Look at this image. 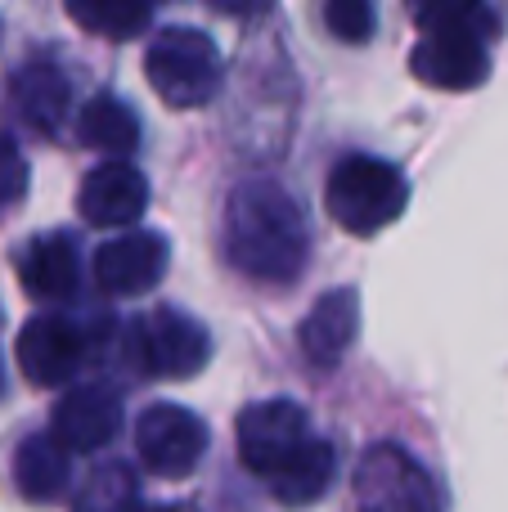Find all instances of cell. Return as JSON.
<instances>
[{"mask_svg":"<svg viewBox=\"0 0 508 512\" xmlns=\"http://www.w3.org/2000/svg\"><path fill=\"white\" fill-rule=\"evenodd\" d=\"M207 5L216 9V14H230V18H248L261 9V0H207Z\"/></svg>","mask_w":508,"mask_h":512,"instance_id":"24","label":"cell"},{"mask_svg":"<svg viewBox=\"0 0 508 512\" xmlns=\"http://www.w3.org/2000/svg\"><path fill=\"white\" fill-rule=\"evenodd\" d=\"M77 207L99 230H126V225H135L144 216V207H149V180L126 158H108L104 167H95L81 180Z\"/></svg>","mask_w":508,"mask_h":512,"instance_id":"11","label":"cell"},{"mask_svg":"<svg viewBox=\"0 0 508 512\" xmlns=\"http://www.w3.org/2000/svg\"><path fill=\"white\" fill-rule=\"evenodd\" d=\"M410 14L423 32H491V9L486 0H410Z\"/></svg>","mask_w":508,"mask_h":512,"instance_id":"20","label":"cell"},{"mask_svg":"<svg viewBox=\"0 0 508 512\" xmlns=\"http://www.w3.org/2000/svg\"><path fill=\"white\" fill-rule=\"evenodd\" d=\"M86 360V333L63 315H36L18 333V369L32 387H59Z\"/></svg>","mask_w":508,"mask_h":512,"instance_id":"9","label":"cell"},{"mask_svg":"<svg viewBox=\"0 0 508 512\" xmlns=\"http://www.w3.org/2000/svg\"><path fill=\"white\" fill-rule=\"evenodd\" d=\"M225 261L257 283H293L306 265V216L275 180H243L225 203Z\"/></svg>","mask_w":508,"mask_h":512,"instance_id":"1","label":"cell"},{"mask_svg":"<svg viewBox=\"0 0 508 512\" xmlns=\"http://www.w3.org/2000/svg\"><path fill=\"white\" fill-rule=\"evenodd\" d=\"M167 261H171V248L162 234L131 230V234L108 239L95 252V279L113 297H135V292H149L167 274Z\"/></svg>","mask_w":508,"mask_h":512,"instance_id":"10","label":"cell"},{"mask_svg":"<svg viewBox=\"0 0 508 512\" xmlns=\"http://www.w3.org/2000/svg\"><path fill=\"white\" fill-rule=\"evenodd\" d=\"M117 427H122V396L99 387V382H90V387H72L68 396L54 405L50 432L59 436L72 454H95L113 441Z\"/></svg>","mask_w":508,"mask_h":512,"instance_id":"12","label":"cell"},{"mask_svg":"<svg viewBox=\"0 0 508 512\" xmlns=\"http://www.w3.org/2000/svg\"><path fill=\"white\" fill-rule=\"evenodd\" d=\"M144 77L167 108H203L221 86V50L198 27H167L149 41Z\"/></svg>","mask_w":508,"mask_h":512,"instance_id":"3","label":"cell"},{"mask_svg":"<svg viewBox=\"0 0 508 512\" xmlns=\"http://www.w3.org/2000/svg\"><path fill=\"white\" fill-rule=\"evenodd\" d=\"M144 512H153V508H144Z\"/></svg>","mask_w":508,"mask_h":512,"instance_id":"25","label":"cell"},{"mask_svg":"<svg viewBox=\"0 0 508 512\" xmlns=\"http://www.w3.org/2000/svg\"><path fill=\"white\" fill-rule=\"evenodd\" d=\"M14 95V108L32 131L41 135H59V126L68 122V108H72V86L54 63H27L23 72L14 77L9 86Z\"/></svg>","mask_w":508,"mask_h":512,"instance_id":"16","label":"cell"},{"mask_svg":"<svg viewBox=\"0 0 508 512\" xmlns=\"http://www.w3.org/2000/svg\"><path fill=\"white\" fill-rule=\"evenodd\" d=\"M239 459L248 472H270L297 450V445L311 441V423H306L302 405L293 400H261V405L243 409L239 414Z\"/></svg>","mask_w":508,"mask_h":512,"instance_id":"6","label":"cell"},{"mask_svg":"<svg viewBox=\"0 0 508 512\" xmlns=\"http://www.w3.org/2000/svg\"><path fill=\"white\" fill-rule=\"evenodd\" d=\"M360 328V297L356 288H333L324 292L311 306V315L297 328V342H302V355L311 364H338L342 355L351 351Z\"/></svg>","mask_w":508,"mask_h":512,"instance_id":"13","label":"cell"},{"mask_svg":"<svg viewBox=\"0 0 508 512\" xmlns=\"http://www.w3.org/2000/svg\"><path fill=\"white\" fill-rule=\"evenodd\" d=\"M212 360V337L185 310H158L140 324V364L149 378H194Z\"/></svg>","mask_w":508,"mask_h":512,"instance_id":"7","label":"cell"},{"mask_svg":"<svg viewBox=\"0 0 508 512\" xmlns=\"http://www.w3.org/2000/svg\"><path fill=\"white\" fill-rule=\"evenodd\" d=\"M410 203V185L405 176L383 158H342L333 167L329 185H324V207L347 234H369L387 230Z\"/></svg>","mask_w":508,"mask_h":512,"instance_id":"2","label":"cell"},{"mask_svg":"<svg viewBox=\"0 0 508 512\" xmlns=\"http://www.w3.org/2000/svg\"><path fill=\"white\" fill-rule=\"evenodd\" d=\"M360 512H446L437 481L401 445H374L356 468Z\"/></svg>","mask_w":508,"mask_h":512,"instance_id":"4","label":"cell"},{"mask_svg":"<svg viewBox=\"0 0 508 512\" xmlns=\"http://www.w3.org/2000/svg\"><path fill=\"white\" fill-rule=\"evenodd\" d=\"M410 72L432 90H477L491 77V54L473 32H423L410 50Z\"/></svg>","mask_w":508,"mask_h":512,"instance_id":"8","label":"cell"},{"mask_svg":"<svg viewBox=\"0 0 508 512\" xmlns=\"http://www.w3.org/2000/svg\"><path fill=\"white\" fill-rule=\"evenodd\" d=\"M77 243L68 234H41L18 252V283L36 301H63L77 292Z\"/></svg>","mask_w":508,"mask_h":512,"instance_id":"14","label":"cell"},{"mask_svg":"<svg viewBox=\"0 0 508 512\" xmlns=\"http://www.w3.org/2000/svg\"><path fill=\"white\" fill-rule=\"evenodd\" d=\"M68 14L95 36L131 41L135 32L149 27L153 0H68Z\"/></svg>","mask_w":508,"mask_h":512,"instance_id":"19","label":"cell"},{"mask_svg":"<svg viewBox=\"0 0 508 512\" xmlns=\"http://www.w3.org/2000/svg\"><path fill=\"white\" fill-rule=\"evenodd\" d=\"M23 189H27V162L18 153V144L9 135H0V207L23 198Z\"/></svg>","mask_w":508,"mask_h":512,"instance_id":"23","label":"cell"},{"mask_svg":"<svg viewBox=\"0 0 508 512\" xmlns=\"http://www.w3.org/2000/svg\"><path fill=\"white\" fill-rule=\"evenodd\" d=\"M324 23L338 41L347 45H365L378 27V9L374 0H324Z\"/></svg>","mask_w":508,"mask_h":512,"instance_id":"22","label":"cell"},{"mask_svg":"<svg viewBox=\"0 0 508 512\" xmlns=\"http://www.w3.org/2000/svg\"><path fill=\"white\" fill-rule=\"evenodd\" d=\"M68 445L59 436H27L14 454V486L23 499L32 504H54V499L68 490L72 468H68Z\"/></svg>","mask_w":508,"mask_h":512,"instance_id":"17","label":"cell"},{"mask_svg":"<svg viewBox=\"0 0 508 512\" xmlns=\"http://www.w3.org/2000/svg\"><path fill=\"white\" fill-rule=\"evenodd\" d=\"M333 472H338V454L329 441L311 436L306 445H297L275 472H270V495L284 508H306L333 486Z\"/></svg>","mask_w":508,"mask_h":512,"instance_id":"15","label":"cell"},{"mask_svg":"<svg viewBox=\"0 0 508 512\" xmlns=\"http://www.w3.org/2000/svg\"><path fill=\"white\" fill-rule=\"evenodd\" d=\"M77 512H144L140 495H135V477L126 463H108L95 468L90 481L77 495Z\"/></svg>","mask_w":508,"mask_h":512,"instance_id":"21","label":"cell"},{"mask_svg":"<svg viewBox=\"0 0 508 512\" xmlns=\"http://www.w3.org/2000/svg\"><path fill=\"white\" fill-rule=\"evenodd\" d=\"M135 454L153 477H189L207 454V423L185 405H149L135 423Z\"/></svg>","mask_w":508,"mask_h":512,"instance_id":"5","label":"cell"},{"mask_svg":"<svg viewBox=\"0 0 508 512\" xmlns=\"http://www.w3.org/2000/svg\"><path fill=\"white\" fill-rule=\"evenodd\" d=\"M77 140L95 153H108V158H131L140 149V122L122 99L95 95L77 113Z\"/></svg>","mask_w":508,"mask_h":512,"instance_id":"18","label":"cell"}]
</instances>
